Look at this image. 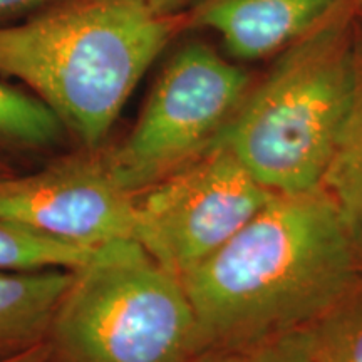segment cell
Segmentation results:
<instances>
[{
    "label": "cell",
    "mask_w": 362,
    "mask_h": 362,
    "mask_svg": "<svg viewBox=\"0 0 362 362\" xmlns=\"http://www.w3.org/2000/svg\"><path fill=\"white\" fill-rule=\"evenodd\" d=\"M362 277V259L322 188L275 193L181 277L198 352L312 325Z\"/></svg>",
    "instance_id": "6da1fadb"
},
{
    "label": "cell",
    "mask_w": 362,
    "mask_h": 362,
    "mask_svg": "<svg viewBox=\"0 0 362 362\" xmlns=\"http://www.w3.org/2000/svg\"><path fill=\"white\" fill-rule=\"evenodd\" d=\"M180 27L146 0H61L0 27V74L21 79L86 146L98 148Z\"/></svg>",
    "instance_id": "7a4b0ae2"
},
{
    "label": "cell",
    "mask_w": 362,
    "mask_h": 362,
    "mask_svg": "<svg viewBox=\"0 0 362 362\" xmlns=\"http://www.w3.org/2000/svg\"><path fill=\"white\" fill-rule=\"evenodd\" d=\"M352 6L277 56L252 84L223 143L262 187H320L362 90V44Z\"/></svg>",
    "instance_id": "3957f363"
},
{
    "label": "cell",
    "mask_w": 362,
    "mask_h": 362,
    "mask_svg": "<svg viewBox=\"0 0 362 362\" xmlns=\"http://www.w3.org/2000/svg\"><path fill=\"white\" fill-rule=\"evenodd\" d=\"M45 344L47 362H189L200 349L183 284L134 238L74 270Z\"/></svg>",
    "instance_id": "277c9868"
},
{
    "label": "cell",
    "mask_w": 362,
    "mask_h": 362,
    "mask_svg": "<svg viewBox=\"0 0 362 362\" xmlns=\"http://www.w3.org/2000/svg\"><path fill=\"white\" fill-rule=\"evenodd\" d=\"M250 88L248 72L210 45H183L163 67L124 143L104 151L115 178L136 197L205 155Z\"/></svg>",
    "instance_id": "5b68a950"
},
{
    "label": "cell",
    "mask_w": 362,
    "mask_h": 362,
    "mask_svg": "<svg viewBox=\"0 0 362 362\" xmlns=\"http://www.w3.org/2000/svg\"><path fill=\"white\" fill-rule=\"evenodd\" d=\"M274 194L218 141L136 194L134 240L181 279L235 237Z\"/></svg>",
    "instance_id": "8992f818"
},
{
    "label": "cell",
    "mask_w": 362,
    "mask_h": 362,
    "mask_svg": "<svg viewBox=\"0 0 362 362\" xmlns=\"http://www.w3.org/2000/svg\"><path fill=\"white\" fill-rule=\"evenodd\" d=\"M0 218L47 237L98 248L134 238L136 197L115 178L104 151L72 155L37 173L0 178Z\"/></svg>",
    "instance_id": "52a82bcc"
},
{
    "label": "cell",
    "mask_w": 362,
    "mask_h": 362,
    "mask_svg": "<svg viewBox=\"0 0 362 362\" xmlns=\"http://www.w3.org/2000/svg\"><path fill=\"white\" fill-rule=\"evenodd\" d=\"M357 0H203L189 24L214 30L230 56L262 61L314 33Z\"/></svg>",
    "instance_id": "ba28073f"
},
{
    "label": "cell",
    "mask_w": 362,
    "mask_h": 362,
    "mask_svg": "<svg viewBox=\"0 0 362 362\" xmlns=\"http://www.w3.org/2000/svg\"><path fill=\"white\" fill-rule=\"evenodd\" d=\"M74 270L0 272V359L45 342Z\"/></svg>",
    "instance_id": "9c48e42d"
},
{
    "label": "cell",
    "mask_w": 362,
    "mask_h": 362,
    "mask_svg": "<svg viewBox=\"0 0 362 362\" xmlns=\"http://www.w3.org/2000/svg\"><path fill=\"white\" fill-rule=\"evenodd\" d=\"M362 259V90L320 181Z\"/></svg>",
    "instance_id": "30bf717a"
},
{
    "label": "cell",
    "mask_w": 362,
    "mask_h": 362,
    "mask_svg": "<svg viewBox=\"0 0 362 362\" xmlns=\"http://www.w3.org/2000/svg\"><path fill=\"white\" fill-rule=\"evenodd\" d=\"M94 250L0 218V272L76 270L88 264Z\"/></svg>",
    "instance_id": "8fae6325"
},
{
    "label": "cell",
    "mask_w": 362,
    "mask_h": 362,
    "mask_svg": "<svg viewBox=\"0 0 362 362\" xmlns=\"http://www.w3.org/2000/svg\"><path fill=\"white\" fill-rule=\"evenodd\" d=\"M64 123L42 99L0 83V144L37 149L56 144Z\"/></svg>",
    "instance_id": "7c38bea8"
},
{
    "label": "cell",
    "mask_w": 362,
    "mask_h": 362,
    "mask_svg": "<svg viewBox=\"0 0 362 362\" xmlns=\"http://www.w3.org/2000/svg\"><path fill=\"white\" fill-rule=\"evenodd\" d=\"M312 362H362V277L312 324Z\"/></svg>",
    "instance_id": "4fadbf2b"
},
{
    "label": "cell",
    "mask_w": 362,
    "mask_h": 362,
    "mask_svg": "<svg viewBox=\"0 0 362 362\" xmlns=\"http://www.w3.org/2000/svg\"><path fill=\"white\" fill-rule=\"evenodd\" d=\"M189 362H312V325L198 352Z\"/></svg>",
    "instance_id": "5bb4252c"
},
{
    "label": "cell",
    "mask_w": 362,
    "mask_h": 362,
    "mask_svg": "<svg viewBox=\"0 0 362 362\" xmlns=\"http://www.w3.org/2000/svg\"><path fill=\"white\" fill-rule=\"evenodd\" d=\"M54 2H61V0H0V24L11 21L19 13H25Z\"/></svg>",
    "instance_id": "9a60e30c"
},
{
    "label": "cell",
    "mask_w": 362,
    "mask_h": 362,
    "mask_svg": "<svg viewBox=\"0 0 362 362\" xmlns=\"http://www.w3.org/2000/svg\"><path fill=\"white\" fill-rule=\"evenodd\" d=\"M49 361V347L47 344H37V346L30 347L19 354L2 357L0 362H47Z\"/></svg>",
    "instance_id": "2e32d148"
},
{
    "label": "cell",
    "mask_w": 362,
    "mask_h": 362,
    "mask_svg": "<svg viewBox=\"0 0 362 362\" xmlns=\"http://www.w3.org/2000/svg\"><path fill=\"white\" fill-rule=\"evenodd\" d=\"M146 2L155 11L165 13V16H178V12L183 11L193 0H146Z\"/></svg>",
    "instance_id": "e0dca14e"
},
{
    "label": "cell",
    "mask_w": 362,
    "mask_h": 362,
    "mask_svg": "<svg viewBox=\"0 0 362 362\" xmlns=\"http://www.w3.org/2000/svg\"><path fill=\"white\" fill-rule=\"evenodd\" d=\"M356 8H357V16H359L361 19H362V0H357Z\"/></svg>",
    "instance_id": "ac0fdd59"
},
{
    "label": "cell",
    "mask_w": 362,
    "mask_h": 362,
    "mask_svg": "<svg viewBox=\"0 0 362 362\" xmlns=\"http://www.w3.org/2000/svg\"><path fill=\"white\" fill-rule=\"evenodd\" d=\"M4 176V171H2V166H0V178H2Z\"/></svg>",
    "instance_id": "d6986e66"
}]
</instances>
